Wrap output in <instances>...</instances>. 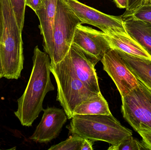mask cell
<instances>
[{
    "label": "cell",
    "mask_w": 151,
    "mask_h": 150,
    "mask_svg": "<svg viewBox=\"0 0 151 150\" xmlns=\"http://www.w3.org/2000/svg\"><path fill=\"white\" fill-rule=\"evenodd\" d=\"M116 51L136 77L151 90V59Z\"/></svg>",
    "instance_id": "cell-15"
},
{
    "label": "cell",
    "mask_w": 151,
    "mask_h": 150,
    "mask_svg": "<svg viewBox=\"0 0 151 150\" xmlns=\"http://www.w3.org/2000/svg\"><path fill=\"white\" fill-rule=\"evenodd\" d=\"M129 17L151 23V3L147 0Z\"/></svg>",
    "instance_id": "cell-20"
},
{
    "label": "cell",
    "mask_w": 151,
    "mask_h": 150,
    "mask_svg": "<svg viewBox=\"0 0 151 150\" xmlns=\"http://www.w3.org/2000/svg\"><path fill=\"white\" fill-rule=\"evenodd\" d=\"M84 138L73 134L65 141L51 146L49 150H81Z\"/></svg>",
    "instance_id": "cell-17"
},
{
    "label": "cell",
    "mask_w": 151,
    "mask_h": 150,
    "mask_svg": "<svg viewBox=\"0 0 151 150\" xmlns=\"http://www.w3.org/2000/svg\"><path fill=\"white\" fill-rule=\"evenodd\" d=\"M81 22L97 27L106 34L128 33L122 16L107 15L78 0H63Z\"/></svg>",
    "instance_id": "cell-7"
},
{
    "label": "cell",
    "mask_w": 151,
    "mask_h": 150,
    "mask_svg": "<svg viewBox=\"0 0 151 150\" xmlns=\"http://www.w3.org/2000/svg\"><path fill=\"white\" fill-rule=\"evenodd\" d=\"M142 138V141L147 146L149 150H151V132H137Z\"/></svg>",
    "instance_id": "cell-23"
},
{
    "label": "cell",
    "mask_w": 151,
    "mask_h": 150,
    "mask_svg": "<svg viewBox=\"0 0 151 150\" xmlns=\"http://www.w3.org/2000/svg\"><path fill=\"white\" fill-rule=\"evenodd\" d=\"M58 63L73 73L89 90L98 94L101 93L95 68L96 64L74 44Z\"/></svg>",
    "instance_id": "cell-8"
},
{
    "label": "cell",
    "mask_w": 151,
    "mask_h": 150,
    "mask_svg": "<svg viewBox=\"0 0 151 150\" xmlns=\"http://www.w3.org/2000/svg\"><path fill=\"white\" fill-rule=\"evenodd\" d=\"M93 143L94 141L91 140L84 139L81 150H93Z\"/></svg>",
    "instance_id": "cell-24"
},
{
    "label": "cell",
    "mask_w": 151,
    "mask_h": 150,
    "mask_svg": "<svg viewBox=\"0 0 151 150\" xmlns=\"http://www.w3.org/2000/svg\"><path fill=\"white\" fill-rule=\"evenodd\" d=\"M105 36L112 49L130 55L151 59V55L128 33H105Z\"/></svg>",
    "instance_id": "cell-13"
},
{
    "label": "cell",
    "mask_w": 151,
    "mask_h": 150,
    "mask_svg": "<svg viewBox=\"0 0 151 150\" xmlns=\"http://www.w3.org/2000/svg\"><path fill=\"white\" fill-rule=\"evenodd\" d=\"M147 0H128L126 11L122 16L123 18H127L141 7Z\"/></svg>",
    "instance_id": "cell-21"
},
{
    "label": "cell",
    "mask_w": 151,
    "mask_h": 150,
    "mask_svg": "<svg viewBox=\"0 0 151 150\" xmlns=\"http://www.w3.org/2000/svg\"><path fill=\"white\" fill-rule=\"evenodd\" d=\"M101 61L104 70L113 81L121 97L128 94L138 85L139 80L116 50L110 49L106 53Z\"/></svg>",
    "instance_id": "cell-9"
},
{
    "label": "cell",
    "mask_w": 151,
    "mask_h": 150,
    "mask_svg": "<svg viewBox=\"0 0 151 150\" xmlns=\"http://www.w3.org/2000/svg\"><path fill=\"white\" fill-rule=\"evenodd\" d=\"M111 114L108 103L101 93L82 102L76 107L73 111V116Z\"/></svg>",
    "instance_id": "cell-16"
},
{
    "label": "cell",
    "mask_w": 151,
    "mask_h": 150,
    "mask_svg": "<svg viewBox=\"0 0 151 150\" xmlns=\"http://www.w3.org/2000/svg\"><path fill=\"white\" fill-rule=\"evenodd\" d=\"M3 30V15L2 10L1 0H0V41L2 34Z\"/></svg>",
    "instance_id": "cell-26"
},
{
    "label": "cell",
    "mask_w": 151,
    "mask_h": 150,
    "mask_svg": "<svg viewBox=\"0 0 151 150\" xmlns=\"http://www.w3.org/2000/svg\"><path fill=\"white\" fill-rule=\"evenodd\" d=\"M2 77H4V73L3 72L2 68L1 60H0V79Z\"/></svg>",
    "instance_id": "cell-27"
},
{
    "label": "cell",
    "mask_w": 151,
    "mask_h": 150,
    "mask_svg": "<svg viewBox=\"0 0 151 150\" xmlns=\"http://www.w3.org/2000/svg\"><path fill=\"white\" fill-rule=\"evenodd\" d=\"M149 1H150V3H151V0H149Z\"/></svg>",
    "instance_id": "cell-28"
},
{
    "label": "cell",
    "mask_w": 151,
    "mask_h": 150,
    "mask_svg": "<svg viewBox=\"0 0 151 150\" xmlns=\"http://www.w3.org/2000/svg\"><path fill=\"white\" fill-rule=\"evenodd\" d=\"M43 111L41 120L30 139L40 143H48L59 136L68 117L63 108L48 107Z\"/></svg>",
    "instance_id": "cell-11"
},
{
    "label": "cell",
    "mask_w": 151,
    "mask_h": 150,
    "mask_svg": "<svg viewBox=\"0 0 151 150\" xmlns=\"http://www.w3.org/2000/svg\"><path fill=\"white\" fill-rule=\"evenodd\" d=\"M19 30L22 32L24 23L25 0H10Z\"/></svg>",
    "instance_id": "cell-19"
},
{
    "label": "cell",
    "mask_w": 151,
    "mask_h": 150,
    "mask_svg": "<svg viewBox=\"0 0 151 150\" xmlns=\"http://www.w3.org/2000/svg\"><path fill=\"white\" fill-rule=\"evenodd\" d=\"M80 24L81 20L63 0H58L53 26L54 48L50 63L58 64L65 58L72 45L76 27Z\"/></svg>",
    "instance_id": "cell-6"
},
{
    "label": "cell",
    "mask_w": 151,
    "mask_h": 150,
    "mask_svg": "<svg viewBox=\"0 0 151 150\" xmlns=\"http://www.w3.org/2000/svg\"><path fill=\"white\" fill-rule=\"evenodd\" d=\"M58 0H43L42 8L35 12L39 18L45 52L51 60L53 54V26Z\"/></svg>",
    "instance_id": "cell-12"
},
{
    "label": "cell",
    "mask_w": 151,
    "mask_h": 150,
    "mask_svg": "<svg viewBox=\"0 0 151 150\" xmlns=\"http://www.w3.org/2000/svg\"><path fill=\"white\" fill-rule=\"evenodd\" d=\"M105 34L103 32L80 24L76 27L73 44L96 64L111 49Z\"/></svg>",
    "instance_id": "cell-10"
},
{
    "label": "cell",
    "mask_w": 151,
    "mask_h": 150,
    "mask_svg": "<svg viewBox=\"0 0 151 150\" xmlns=\"http://www.w3.org/2000/svg\"><path fill=\"white\" fill-rule=\"evenodd\" d=\"M50 68L57 86V100L65 111L68 119L73 117V111L76 107L99 94L89 90L73 73L59 63H50Z\"/></svg>",
    "instance_id": "cell-4"
},
{
    "label": "cell",
    "mask_w": 151,
    "mask_h": 150,
    "mask_svg": "<svg viewBox=\"0 0 151 150\" xmlns=\"http://www.w3.org/2000/svg\"><path fill=\"white\" fill-rule=\"evenodd\" d=\"M118 8L121 9H126L127 6L128 0H113Z\"/></svg>",
    "instance_id": "cell-25"
},
{
    "label": "cell",
    "mask_w": 151,
    "mask_h": 150,
    "mask_svg": "<svg viewBox=\"0 0 151 150\" xmlns=\"http://www.w3.org/2000/svg\"><path fill=\"white\" fill-rule=\"evenodd\" d=\"M122 100L123 118L135 131L151 132V90L139 81Z\"/></svg>",
    "instance_id": "cell-5"
},
{
    "label": "cell",
    "mask_w": 151,
    "mask_h": 150,
    "mask_svg": "<svg viewBox=\"0 0 151 150\" xmlns=\"http://www.w3.org/2000/svg\"><path fill=\"white\" fill-rule=\"evenodd\" d=\"M108 150H148L144 142L134 138L132 136L116 146H111Z\"/></svg>",
    "instance_id": "cell-18"
},
{
    "label": "cell",
    "mask_w": 151,
    "mask_h": 150,
    "mask_svg": "<svg viewBox=\"0 0 151 150\" xmlns=\"http://www.w3.org/2000/svg\"><path fill=\"white\" fill-rule=\"evenodd\" d=\"M68 129L93 141H103L116 146L133 135L132 130L122 126L112 114L75 115Z\"/></svg>",
    "instance_id": "cell-3"
},
{
    "label": "cell",
    "mask_w": 151,
    "mask_h": 150,
    "mask_svg": "<svg viewBox=\"0 0 151 150\" xmlns=\"http://www.w3.org/2000/svg\"><path fill=\"white\" fill-rule=\"evenodd\" d=\"M3 30L0 41V60L4 77L18 79L24 66L22 32L10 0H1Z\"/></svg>",
    "instance_id": "cell-2"
},
{
    "label": "cell",
    "mask_w": 151,
    "mask_h": 150,
    "mask_svg": "<svg viewBox=\"0 0 151 150\" xmlns=\"http://www.w3.org/2000/svg\"><path fill=\"white\" fill-rule=\"evenodd\" d=\"M123 19L127 33L151 55V23L132 17Z\"/></svg>",
    "instance_id": "cell-14"
},
{
    "label": "cell",
    "mask_w": 151,
    "mask_h": 150,
    "mask_svg": "<svg viewBox=\"0 0 151 150\" xmlns=\"http://www.w3.org/2000/svg\"><path fill=\"white\" fill-rule=\"evenodd\" d=\"M33 67L29 81L22 96L17 100L14 114L22 126L31 127L44 109L47 93L55 90L50 78V60L46 52L36 46L34 49Z\"/></svg>",
    "instance_id": "cell-1"
},
{
    "label": "cell",
    "mask_w": 151,
    "mask_h": 150,
    "mask_svg": "<svg viewBox=\"0 0 151 150\" xmlns=\"http://www.w3.org/2000/svg\"><path fill=\"white\" fill-rule=\"evenodd\" d=\"M25 4L35 12L42 8L43 0H25Z\"/></svg>",
    "instance_id": "cell-22"
}]
</instances>
